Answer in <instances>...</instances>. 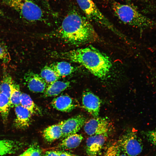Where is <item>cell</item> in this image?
Here are the masks:
<instances>
[{"label": "cell", "mask_w": 156, "mask_h": 156, "mask_svg": "<svg viewBox=\"0 0 156 156\" xmlns=\"http://www.w3.org/2000/svg\"><path fill=\"white\" fill-rule=\"evenodd\" d=\"M54 34L55 37L72 45H79L99 40L90 20L75 10L67 14Z\"/></svg>", "instance_id": "1"}, {"label": "cell", "mask_w": 156, "mask_h": 156, "mask_svg": "<svg viewBox=\"0 0 156 156\" xmlns=\"http://www.w3.org/2000/svg\"><path fill=\"white\" fill-rule=\"evenodd\" d=\"M52 55L80 64L101 79L106 77L112 66L109 57L91 46L66 51L53 52Z\"/></svg>", "instance_id": "2"}, {"label": "cell", "mask_w": 156, "mask_h": 156, "mask_svg": "<svg viewBox=\"0 0 156 156\" xmlns=\"http://www.w3.org/2000/svg\"><path fill=\"white\" fill-rule=\"evenodd\" d=\"M114 13L124 23L141 29L153 28L155 23L145 16L134 6L114 2L112 4Z\"/></svg>", "instance_id": "3"}, {"label": "cell", "mask_w": 156, "mask_h": 156, "mask_svg": "<svg viewBox=\"0 0 156 156\" xmlns=\"http://www.w3.org/2000/svg\"><path fill=\"white\" fill-rule=\"evenodd\" d=\"M3 1L26 21L35 22L43 19L44 14L42 9L31 0H4Z\"/></svg>", "instance_id": "4"}, {"label": "cell", "mask_w": 156, "mask_h": 156, "mask_svg": "<svg viewBox=\"0 0 156 156\" xmlns=\"http://www.w3.org/2000/svg\"><path fill=\"white\" fill-rule=\"evenodd\" d=\"M86 17L99 26L108 29L115 34L119 30L103 14L92 0H76Z\"/></svg>", "instance_id": "5"}, {"label": "cell", "mask_w": 156, "mask_h": 156, "mask_svg": "<svg viewBox=\"0 0 156 156\" xmlns=\"http://www.w3.org/2000/svg\"><path fill=\"white\" fill-rule=\"evenodd\" d=\"M118 143L120 149L129 156H137L143 149L141 139L132 131H127L122 134Z\"/></svg>", "instance_id": "6"}, {"label": "cell", "mask_w": 156, "mask_h": 156, "mask_svg": "<svg viewBox=\"0 0 156 156\" xmlns=\"http://www.w3.org/2000/svg\"><path fill=\"white\" fill-rule=\"evenodd\" d=\"M84 126V131L90 136L107 134L110 126L106 119L99 117L89 120L86 122Z\"/></svg>", "instance_id": "7"}, {"label": "cell", "mask_w": 156, "mask_h": 156, "mask_svg": "<svg viewBox=\"0 0 156 156\" xmlns=\"http://www.w3.org/2000/svg\"><path fill=\"white\" fill-rule=\"evenodd\" d=\"M86 117L78 115L61 122L62 137L65 138L78 132L86 122Z\"/></svg>", "instance_id": "8"}, {"label": "cell", "mask_w": 156, "mask_h": 156, "mask_svg": "<svg viewBox=\"0 0 156 156\" xmlns=\"http://www.w3.org/2000/svg\"><path fill=\"white\" fill-rule=\"evenodd\" d=\"M101 103L99 98L91 91L83 92L82 96L83 107L94 117H99Z\"/></svg>", "instance_id": "9"}, {"label": "cell", "mask_w": 156, "mask_h": 156, "mask_svg": "<svg viewBox=\"0 0 156 156\" xmlns=\"http://www.w3.org/2000/svg\"><path fill=\"white\" fill-rule=\"evenodd\" d=\"M107 134L91 136L86 141V151L88 156H96L106 141Z\"/></svg>", "instance_id": "10"}, {"label": "cell", "mask_w": 156, "mask_h": 156, "mask_svg": "<svg viewBox=\"0 0 156 156\" xmlns=\"http://www.w3.org/2000/svg\"><path fill=\"white\" fill-rule=\"evenodd\" d=\"M24 79L27 87L32 92L44 93L47 87V83L40 75L32 72L26 73Z\"/></svg>", "instance_id": "11"}, {"label": "cell", "mask_w": 156, "mask_h": 156, "mask_svg": "<svg viewBox=\"0 0 156 156\" xmlns=\"http://www.w3.org/2000/svg\"><path fill=\"white\" fill-rule=\"evenodd\" d=\"M16 117L14 122V126L18 129H23L29 125L31 114L21 105L15 107Z\"/></svg>", "instance_id": "12"}, {"label": "cell", "mask_w": 156, "mask_h": 156, "mask_svg": "<svg viewBox=\"0 0 156 156\" xmlns=\"http://www.w3.org/2000/svg\"><path fill=\"white\" fill-rule=\"evenodd\" d=\"M53 107L56 109L63 112H69L76 106V103L70 96L62 95L53 99L51 103Z\"/></svg>", "instance_id": "13"}, {"label": "cell", "mask_w": 156, "mask_h": 156, "mask_svg": "<svg viewBox=\"0 0 156 156\" xmlns=\"http://www.w3.org/2000/svg\"><path fill=\"white\" fill-rule=\"evenodd\" d=\"M22 145L21 142L17 141L0 140V156L14 153L21 148Z\"/></svg>", "instance_id": "14"}, {"label": "cell", "mask_w": 156, "mask_h": 156, "mask_svg": "<svg viewBox=\"0 0 156 156\" xmlns=\"http://www.w3.org/2000/svg\"><path fill=\"white\" fill-rule=\"evenodd\" d=\"M70 85L69 81L57 80L47 87L43 96L48 97L57 96L68 87Z\"/></svg>", "instance_id": "15"}, {"label": "cell", "mask_w": 156, "mask_h": 156, "mask_svg": "<svg viewBox=\"0 0 156 156\" xmlns=\"http://www.w3.org/2000/svg\"><path fill=\"white\" fill-rule=\"evenodd\" d=\"M61 122L50 126L43 131V135L48 142H51L62 137Z\"/></svg>", "instance_id": "16"}, {"label": "cell", "mask_w": 156, "mask_h": 156, "mask_svg": "<svg viewBox=\"0 0 156 156\" xmlns=\"http://www.w3.org/2000/svg\"><path fill=\"white\" fill-rule=\"evenodd\" d=\"M83 137L81 134H72L65 138L59 144V147L63 149H72L77 147L81 142Z\"/></svg>", "instance_id": "17"}, {"label": "cell", "mask_w": 156, "mask_h": 156, "mask_svg": "<svg viewBox=\"0 0 156 156\" xmlns=\"http://www.w3.org/2000/svg\"><path fill=\"white\" fill-rule=\"evenodd\" d=\"M49 66L60 77L70 75L74 70L73 66L66 62H55L51 64Z\"/></svg>", "instance_id": "18"}, {"label": "cell", "mask_w": 156, "mask_h": 156, "mask_svg": "<svg viewBox=\"0 0 156 156\" xmlns=\"http://www.w3.org/2000/svg\"><path fill=\"white\" fill-rule=\"evenodd\" d=\"M20 105L32 114H40L42 112L40 108L34 102L31 97L25 93H21L20 97Z\"/></svg>", "instance_id": "19"}, {"label": "cell", "mask_w": 156, "mask_h": 156, "mask_svg": "<svg viewBox=\"0 0 156 156\" xmlns=\"http://www.w3.org/2000/svg\"><path fill=\"white\" fill-rule=\"evenodd\" d=\"M21 94L19 86L14 81L10 86V93L9 98L10 108L20 105V97Z\"/></svg>", "instance_id": "20"}, {"label": "cell", "mask_w": 156, "mask_h": 156, "mask_svg": "<svg viewBox=\"0 0 156 156\" xmlns=\"http://www.w3.org/2000/svg\"><path fill=\"white\" fill-rule=\"evenodd\" d=\"M40 75L49 85L57 81L60 78L49 66H44L42 69Z\"/></svg>", "instance_id": "21"}, {"label": "cell", "mask_w": 156, "mask_h": 156, "mask_svg": "<svg viewBox=\"0 0 156 156\" xmlns=\"http://www.w3.org/2000/svg\"><path fill=\"white\" fill-rule=\"evenodd\" d=\"M10 108L9 98L0 92V113L4 122L7 120Z\"/></svg>", "instance_id": "22"}, {"label": "cell", "mask_w": 156, "mask_h": 156, "mask_svg": "<svg viewBox=\"0 0 156 156\" xmlns=\"http://www.w3.org/2000/svg\"><path fill=\"white\" fill-rule=\"evenodd\" d=\"M14 81L11 76L4 71L3 79L0 84V92L7 96L9 98L10 93V86Z\"/></svg>", "instance_id": "23"}, {"label": "cell", "mask_w": 156, "mask_h": 156, "mask_svg": "<svg viewBox=\"0 0 156 156\" xmlns=\"http://www.w3.org/2000/svg\"><path fill=\"white\" fill-rule=\"evenodd\" d=\"M0 60L5 63H8L11 57L7 47L5 44L0 41Z\"/></svg>", "instance_id": "24"}, {"label": "cell", "mask_w": 156, "mask_h": 156, "mask_svg": "<svg viewBox=\"0 0 156 156\" xmlns=\"http://www.w3.org/2000/svg\"><path fill=\"white\" fill-rule=\"evenodd\" d=\"M120 148L118 142L113 143L108 148L104 156H120Z\"/></svg>", "instance_id": "25"}, {"label": "cell", "mask_w": 156, "mask_h": 156, "mask_svg": "<svg viewBox=\"0 0 156 156\" xmlns=\"http://www.w3.org/2000/svg\"><path fill=\"white\" fill-rule=\"evenodd\" d=\"M146 138L152 144L156 145V129L144 133Z\"/></svg>", "instance_id": "26"}, {"label": "cell", "mask_w": 156, "mask_h": 156, "mask_svg": "<svg viewBox=\"0 0 156 156\" xmlns=\"http://www.w3.org/2000/svg\"><path fill=\"white\" fill-rule=\"evenodd\" d=\"M41 151L37 146L32 145L30 156H41Z\"/></svg>", "instance_id": "27"}, {"label": "cell", "mask_w": 156, "mask_h": 156, "mask_svg": "<svg viewBox=\"0 0 156 156\" xmlns=\"http://www.w3.org/2000/svg\"><path fill=\"white\" fill-rule=\"evenodd\" d=\"M60 151H46L45 156H59Z\"/></svg>", "instance_id": "28"}, {"label": "cell", "mask_w": 156, "mask_h": 156, "mask_svg": "<svg viewBox=\"0 0 156 156\" xmlns=\"http://www.w3.org/2000/svg\"><path fill=\"white\" fill-rule=\"evenodd\" d=\"M32 148V146L29 148L22 153L18 156H30V155Z\"/></svg>", "instance_id": "29"}, {"label": "cell", "mask_w": 156, "mask_h": 156, "mask_svg": "<svg viewBox=\"0 0 156 156\" xmlns=\"http://www.w3.org/2000/svg\"><path fill=\"white\" fill-rule=\"evenodd\" d=\"M72 155L66 152L60 151L59 156H72Z\"/></svg>", "instance_id": "30"}, {"label": "cell", "mask_w": 156, "mask_h": 156, "mask_svg": "<svg viewBox=\"0 0 156 156\" xmlns=\"http://www.w3.org/2000/svg\"><path fill=\"white\" fill-rule=\"evenodd\" d=\"M3 15V11L0 9V17Z\"/></svg>", "instance_id": "31"}, {"label": "cell", "mask_w": 156, "mask_h": 156, "mask_svg": "<svg viewBox=\"0 0 156 156\" xmlns=\"http://www.w3.org/2000/svg\"><path fill=\"white\" fill-rule=\"evenodd\" d=\"M120 156H127L125 153H122L121 154H120Z\"/></svg>", "instance_id": "32"}, {"label": "cell", "mask_w": 156, "mask_h": 156, "mask_svg": "<svg viewBox=\"0 0 156 156\" xmlns=\"http://www.w3.org/2000/svg\"><path fill=\"white\" fill-rule=\"evenodd\" d=\"M72 156H77L75 155H72Z\"/></svg>", "instance_id": "33"}, {"label": "cell", "mask_w": 156, "mask_h": 156, "mask_svg": "<svg viewBox=\"0 0 156 156\" xmlns=\"http://www.w3.org/2000/svg\"><path fill=\"white\" fill-rule=\"evenodd\" d=\"M2 0H0V1H2Z\"/></svg>", "instance_id": "34"}, {"label": "cell", "mask_w": 156, "mask_h": 156, "mask_svg": "<svg viewBox=\"0 0 156 156\" xmlns=\"http://www.w3.org/2000/svg\"></svg>", "instance_id": "35"}]
</instances>
